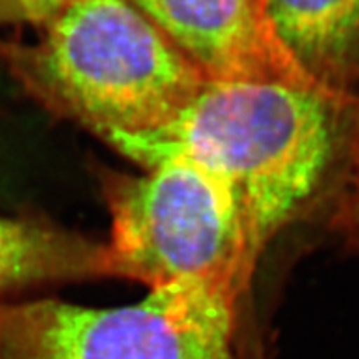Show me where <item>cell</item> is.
I'll use <instances>...</instances> for the list:
<instances>
[{
    "instance_id": "3957f363",
    "label": "cell",
    "mask_w": 359,
    "mask_h": 359,
    "mask_svg": "<svg viewBox=\"0 0 359 359\" xmlns=\"http://www.w3.org/2000/svg\"><path fill=\"white\" fill-rule=\"evenodd\" d=\"M111 231L103 275L151 288L198 281L246 293L257 259L228 183L187 155L165 156L142 177L109 188Z\"/></svg>"
},
{
    "instance_id": "6da1fadb",
    "label": "cell",
    "mask_w": 359,
    "mask_h": 359,
    "mask_svg": "<svg viewBox=\"0 0 359 359\" xmlns=\"http://www.w3.org/2000/svg\"><path fill=\"white\" fill-rule=\"evenodd\" d=\"M334 102L291 83L208 80L165 127L105 140L145 168L187 155L215 170L235 195L258 262L325 178L336 142Z\"/></svg>"
},
{
    "instance_id": "277c9868",
    "label": "cell",
    "mask_w": 359,
    "mask_h": 359,
    "mask_svg": "<svg viewBox=\"0 0 359 359\" xmlns=\"http://www.w3.org/2000/svg\"><path fill=\"white\" fill-rule=\"evenodd\" d=\"M241 298L224 286L183 281L116 308L0 303V359H246Z\"/></svg>"
},
{
    "instance_id": "ba28073f",
    "label": "cell",
    "mask_w": 359,
    "mask_h": 359,
    "mask_svg": "<svg viewBox=\"0 0 359 359\" xmlns=\"http://www.w3.org/2000/svg\"><path fill=\"white\" fill-rule=\"evenodd\" d=\"M82 0H15L20 15L34 24L48 25L67 8Z\"/></svg>"
},
{
    "instance_id": "9c48e42d",
    "label": "cell",
    "mask_w": 359,
    "mask_h": 359,
    "mask_svg": "<svg viewBox=\"0 0 359 359\" xmlns=\"http://www.w3.org/2000/svg\"><path fill=\"white\" fill-rule=\"evenodd\" d=\"M12 15H20L15 0H0V22L11 19Z\"/></svg>"
},
{
    "instance_id": "52a82bcc",
    "label": "cell",
    "mask_w": 359,
    "mask_h": 359,
    "mask_svg": "<svg viewBox=\"0 0 359 359\" xmlns=\"http://www.w3.org/2000/svg\"><path fill=\"white\" fill-rule=\"evenodd\" d=\"M102 275V245L40 223L0 217V298L40 283Z\"/></svg>"
},
{
    "instance_id": "8992f818",
    "label": "cell",
    "mask_w": 359,
    "mask_h": 359,
    "mask_svg": "<svg viewBox=\"0 0 359 359\" xmlns=\"http://www.w3.org/2000/svg\"><path fill=\"white\" fill-rule=\"evenodd\" d=\"M278 39L309 77L336 92L359 58V0H263Z\"/></svg>"
},
{
    "instance_id": "5b68a950",
    "label": "cell",
    "mask_w": 359,
    "mask_h": 359,
    "mask_svg": "<svg viewBox=\"0 0 359 359\" xmlns=\"http://www.w3.org/2000/svg\"><path fill=\"white\" fill-rule=\"evenodd\" d=\"M210 80L283 82L338 93L309 77L278 39L263 0H128Z\"/></svg>"
},
{
    "instance_id": "7a4b0ae2",
    "label": "cell",
    "mask_w": 359,
    "mask_h": 359,
    "mask_svg": "<svg viewBox=\"0 0 359 359\" xmlns=\"http://www.w3.org/2000/svg\"><path fill=\"white\" fill-rule=\"evenodd\" d=\"M45 29L34 79L103 138L156 132L210 80L128 0H82Z\"/></svg>"
}]
</instances>
